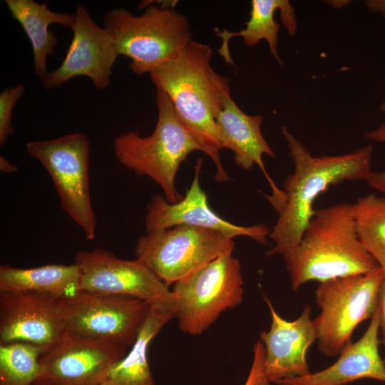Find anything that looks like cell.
I'll list each match as a JSON object with an SVG mask.
<instances>
[{
  "instance_id": "1",
  "label": "cell",
  "mask_w": 385,
  "mask_h": 385,
  "mask_svg": "<svg viewBox=\"0 0 385 385\" xmlns=\"http://www.w3.org/2000/svg\"><path fill=\"white\" fill-rule=\"evenodd\" d=\"M210 45L192 40L174 58L150 73L156 87L171 100L182 124L212 160L215 180H230L221 160L222 149L215 118L230 89L228 79L212 68Z\"/></svg>"
},
{
  "instance_id": "2",
  "label": "cell",
  "mask_w": 385,
  "mask_h": 385,
  "mask_svg": "<svg viewBox=\"0 0 385 385\" xmlns=\"http://www.w3.org/2000/svg\"><path fill=\"white\" fill-rule=\"evenodd\" d=\"M281 131L294 170L284 183V200L269 235L274 245L267 256H282L299 244L316 212V199L330 186L345 180H366L372 171L371 145L339 155L313 156L287 127Z\"/></svg>"
},
{
  "instance_id": "3",
  "label": "cell",
  "mask_w": 385,
  "mask_h": 385,
  "mask_svg": "<svg viewBox=\"0 0 385 385\" xmlns=\"http://www.w3.org/2000/svg\"><path fill=\"white\" fill-rule=\"evenodd\" d=\"M282 257L293 290L310 281L366 274L380 267L358 238L350 202L316 210L299 244Z\"/></svg>"
},
{
  "instance_id": "4",
  "label": "cell",
  "mask_w": 385,
  "mask_h": 385,
  "mask_svg": "<svg viewBox=\"0 0 385 385\" xmlns=\"http://www.w3.org/2000/svg\"><path fill=\"white\" fill-rule=\"evenodd\" d=\"M173 3L148 6L140 16L123 8L106 14L103 27L111 35L118 56L131 60L130 70L138 75L150 73L178 56L193 40L188 18L174 9Z\"/></svg>"
},
{
  "instance_id": "5",
  "label": "cell",
  "mask_w": 385,
  "mask_h": 385,
  "mask_svg": "<svg viewBox=\"0 0 385 385\" xmlns=\"http://www.w3.org/2000/svg\"><path fill=\"white\" fill-rule=\"evenodd\" d=\"M155 101L158 117L153 133L142 137L130 131L118 135L114 153L120 165L151 178L167 200L176 203L183 197L175 183L181 163L191 153L203 150L180 122L168 95L156 89Z\"/></svg>"
},
{
  "instance_id": "6",
  "label": "cell",
  "mask_w": 385,
  "mask_h": 385,
  "mask_svg": "<svg viewBox=\"0 0 385 385\" xmlns=\"http://www.w3.org/2000/svg\"><path fill=\"white\" fill-rule=\"evenodd\" d=\"M243 284L241 265L232 252L175 282L171 292L180 329L190 335L202 334L222 312L242 303Z\"/></svg>"
},
{
  "instance_id": "7",
  "label": "cell",
  "mask_w": 385,
  "mask_h": 385,
  "mask_svg": "<svg viewBox=\"0 0 385 385\" xmlns=\"http://www.w3.org/2000/svg\"><path fill=\"white\" fill-rule=\"evenodd\" d=\"M385 273L381 267L366 274L319 282L315 302L320 314L314 319L317 349L323 354L339 355L350 343L352 333L378 308L379 292Z\"/></svg>"
},
{
  "instance_id": "8",
  "label": "cell",
  "mask_w": 385,
  "mask_h": 385,
  "mask_svg": "<svg viewBox=\"0 0 385 385\" xmlns=\"http://www.w3.org/2000/svg\"><path fill=\"white\" fill-rule=\"evenodd\" d=\"M27 153L49 173L62 210L87 239L96 237V218L89 189L90 140L82 133L26 143Z\"/></svg>"
},
{
  "instance_id": "9",
  "label": "cell",
  "mask_w": 385,
  "mask_h": 385,
  "mask_svg": "<svg viewBox=\"0 0 385 385\" xmlns=\"http://www.w3.org/2000/svg\"><path fill=\"white\" fill-rule=\"evenodd\" d=\"M234 247L233 239L219 231L180 225L145 232L134 251L169 287Z\"/></svg>"
},
{
  "instance_id": "10",
  "label": "cell",
  "mask_w": 385,
  "mask_h": 385,
  "mask_svg": "<svg viewBox=\"0 0 385 385\" xmlns=\"http://www.w3.org/2000/svg\"><path fill=\"white\" fill-rule=\"evenodd\" d=\"M66 329L96 339L131 347L150 304L131 296L79 289L56 299Z\"/></svg>"
},
{
  "instance_id": "11",
  "label": "cell",
  "mask_w": 385,
  "mask_h": 385,
  "mask_svg": "<svg viewBox=\"0 0 385 385\" xmlns=\"http://www.w3.org/2000/svg\"><path fill=\"white\" fill-rule=\"evenodd\" d=\"M127 349L66 329L51 350L41 354L40 374L32 385H101Z\"/></svg>"
},
{
  "instance_id": "12",
  "label": "cell",
  "mask_w": 385,
  "mask_h": 385,
  "mask_svg": "<svg viewBox=\"0 0 385 385\" xmlns=\"http://www.w3.org/2000/svg\"><path fill=\"white\" fill-rule=\"evenodd\" d=\"M71 27L73 37L61 65L41 80L43 88H57L74 78H88L96 88L106 89L111 82L117 58L113 38L91 18L88 10L78 4Z\"/></svg>"
},
{
  "instance_id": "13",
  "label": "cell",
  "mask_w": 385,
  "mask_h": 385,
  "mask_svg": "<svg viewBox=\"0 0 385 385\" xmlns=\"http://www.w3.org/2000/svg\"><path fill=\"white\" fill-rule=\"evenodd\" d=\"M75 263L81 271L79 289L131 296L150 304L173 297L169 287L138 259H120L96 248L78 252Z\"/></svg>"
},
{
  "instance_id": "14",
  "label": "cell",
  "mask_w": 385,
  "mask_h": 385,
  "mask_svg": "<svg viewBox=\"0 0 385 385\" xmlns=\"http://www.w3.org/2000/svg\"><path fill=\"white\" fill-rule=\"evenodd\" d=\"M56 299L34 292H0V344H32L41 354L51 350L66 331Z\"/></svg>"
},
{
  "instance_id": "15",
  "label": "cell",
  "mask_w": 385,
  "mask_h": 385,
  "mask_svg": "<svg viewBox=\"0 0 385 385\" xmlns=\"http://www.w3.org/2000/svg\"><path fill=\"white\" fill-rule=\"evenodd\" d=\"M202 163V158L197 160L191 185L180 201L169 202L165 196L159 194L150 198L144 220L145 232L186 225L219 231L232 239L246 236L261 244H267L270 230L265 224L237 225L222 218L212 210L200 183Z\"/></svg>"
},
{
  "instance_id": "16",
  "label": "cell",
  "mask_w": 385,
  "mask_h": 385,
  "mask_svg": "<svg viewBox=\"0 0 385 385\" xmlns=\"http://www.w3.org/2000/svg\"><path fill=\"white\" fill-rule=\"evenodd\" d=\"M271 315L268 331L260 334L264 349L265 378L273 384L310 373L307 359L309 346L317 340L311 307L307 305L298 318L287 321L275 310L271 301L264 295Z\"/></svg>"
},
{
  "instance_id": "17",
  "label": "cell",
  "mask_w": 385,
  "mask_h": 385,
  "mask_svg": "<svg viewBox=\"0 0 385 385\" xmlns=\"http://www.w3.org/2000/svg\"><path fill=\"white\" fill-rule=\"evenodd\" d=\"M215 121L222 148L233 152L235 163L244 170H250L254 165L261 169L272 189V194L265 196L277 211L283 202L284 193L270 177L264 165V155H275L261 131L263 116L245 113L234 102L228 89L224 94L223 108Z\"/></svg>"
},
{
  "instance_id": "18",
  "label": "cell",
  "mask_w": 385,
  "mask_h": 385,
  "mask_svg": "<svg viewBox=\"0 0 385 385\" xmlns=\"http://www.w3.org/2000/svg\"><path fill=\"white\" fill-rule=\"evenodd\" d=\"M379 314L377 310L362 337L350 342L329 366L303 376L279 381L277 385H346L361 379L385 382V363L379 346Z\"/></svg>"
},
{
  "instance_id": "19",
  "label": "cell",
  "mask_w": 385,
  "mask_h": 385,
  "mask_svg": "<svg viewBox=\"0 0 385 385\" xmlns=\"http://www.w3.org/2000/svg\"><path fill=\"white\" fill-rule=\"evenodd\" d=\"M172 297L150 304L148 317L133 346L120 361L106 372L101 385H155L148 350L153 339L175 318Z\"/></svg>"
},
{
  "instance_id": "20",
  "label": "cell",
  "mask_w": 385,
  "mask_h": 385,
  "mask_svg": "<svg viewBox=\"0 0 385 385\" xmlns=\"http://www.w3.org/2000/svg\"><path fill=\"white\" fill-rule=\"evenodd\" d=\"M5 2L11 16L19 23L31 42L35 72L41 80L48 73L47 57L54 53L58 44L55 34L48 30L49 26L56 24L71 29L75 14L55 12L46 3L34 0H6Z\"/></svg>"
},
{
  "instance_id": "21",
  "label": "cell",
  "mask_w": 385,
  "mask_h": 385,
  "mask_svg": "<svg viewBox=\"0 0 385 385\" xmlns=\"http://www.w3.org/2000/svg\"><path fill=\"white\" fill-rule=\"evenodd\" d=\"M81 271L76 264H50L21 268L0 266V292H34L60 299L79 290Z\"/></svg>"
},
{
  "instance_id": "22",
  "label": "cell",
  "mask_w": 385,
  "mask_h": 385,
  "mask_svg": "<svg viewBox=\"0 0 385 385\" xmlns=\"http://www.w3.org/2000/svg\"><path fill=\"white\" fill-rule=\"evenodd\" d=\"M287 0H252L250 19L245 23L246 26L240 31H229L215 28L217 36L222 39V46L218 53L227 64L234 65L229 51V41L233 37L241 36L245 43L252 46L260 40L268 43L271 54L281 65L283 63L277 53L279 31L280 26L274 19V12L280 10Z\"/></svg>"
},
{
  "instance_id": "23",
  "label": "cell",
  "mask_w": 385,
  "mask_h": 385,
  "mask_svg": "<svg viewBox=\"0 0 385 385\" xmlns=\"http://www.w3.org/2000/svg\"><path fill=\"white\" fill-rule=\"evenodd\" d=\"M353 211L361 244L385 273V197H360Z\"/></svg>"
},
{
  "instance_id": "24",
  "label": "cell",
  "mask_w": 385,
  "mask_h": 385,
  "mask_svg": "<svg viewBox=\"0 0 385 385\" xmlns=\"http://www.w3.org/2000/svg\"><path fill=\"white\" fill-rule=\"evenodd\" d=\"M41 354L27 343L0 344V385H32L40 374Z\"/></svg>"
},
{
  "instance_id": "25",
  "label": "cell",
  "mask_w": 385,
  "mask_h": 385,
  "mask_svg": "<svg viewBox=\"0 0 385 385\" xmlns=\"http://www.w3.org/2000/svg\"><path fill=\"white\" fill-rule=\"evenodd\" d=\"M25 87L19 83L4 89L0 93V144L3 145L15 130L11 125L13 108L24 93Z\"/></svg>"
},
{
  "instance_id": "26",
  "label": "cell",
  "mask_w": 385,
  "mask_h": 385,
  "mask_svg": "<svg viewBox=\"0 0 385 385\" xmlns=\"http://www.w3.org/2000/svg\"><path fill=\"white\" fill-rule=\"evenodd\" d=\"M364 137L379 143L385 142V122L365 133ZM366 180L371 188L382 192L385 197V170L371 171Z\"/></svg>"
},
{
  "instance_id": "27",
  "label": "cell",
  "mask_w": 385,
  "mask_h": 385,
  "mask_svg": "<svg viewBox=\"0 0 385 385\" xmlns=\"http://www.w3.org/2000/svg\"><path fill=\"white\" fill-rule=\"evenodd\" d=\"M265 349L262 343L258 340L254 345V356L252 366L244 385H256L263 376Z\"/></svg>"
},
{
  "instance_id": "28",
  "label": "cell",
  "mask_w": 385,
  "mask_h": 385,
  "mask_svg": "<svg viewBox=\"0 0 385 385\" xmlns=\"http://www.w3.org/2000/svg\"><path fill=\"white\" fill-rule=\"evenodd\" d=\"M378 311L379 314V332L381 334L380 341L385 349V275L379 289Z\"/></svg>"
},
{
  "instance_id": "29",
  "label": "cell",
  "mask_w": 385,
  "mask_h": 385,
  "mask_svg": "<svg viewBox=\"0 0 385 385\" xmlns=\"http://www.w3.org/2000/svg\"><path fill=\"white\" fill-rule=\"evenodd\" d=\"M365 5L369 11L379 13L385 17V0H368Z\"/></svg>"
},
{
  "instance_id": "30",
  "label": "cell",
  "mask_w": 385,
  "mask_h": 385,
  "mask_svg": "<svg viewBox=\"0 0 385 385\" xmlns=\"http://www.w3.org/2000/svg\"><path fill=\"white\" fill-rule=\"evenodd\" d=\"M17 167L12 164L8 159L1 156L0 157V170L4 173H14L17 170Z\"/></svg>"
},
{
  "instance_id": "31",
  "label": "cell",
  "mask_w": 385,
  "mask_h": 385,
  "mask_svg": "<svg viewBox=\"0 0 385 385\" xmlns=\"http://www.w3.org/2000/svg\"><path fill=\"white\" fill-rule=\"evenodd\" d=\"M327 2H329L328 4L333 6L334 7L340 8L341 6L346 5L349 2V1H328Z\"/></svg>"
},
{
  "instance_id": "32",
  "label": "cell",
  "mask_w": 385,
  "mask_h": 385,
  "mask_svg": "<svg viewBox=\"0 0 385 385\" xmlns=\"http://www.w3.org/2000/svg\"><path fill=\"white\" fill-rule=\"evenodd\" d=\"M256 385H273V383L270 382L269 381H267L265 378L264 374H263V376L259 379V381H257Z\"/></svg>"
},
{
  "instance_id": "33",
  "label": "cell",
  "mask_w": 385,
  "mask_h": 385,
  "mask_svg": "<svg viewBox=\"0 0 385 385\" xmlns=\"http://www.w3.org/2000/svg\"><path fill=\"white\" fill-rule=\"evenodd\" d=\"M380 111L385 113V99L379 106Z\"/></svg>"
},
{
  "instance_id": "34",
  "label": "cell",
  "mask_w": 385,
  "mask_h": 385,
  "mask_svg": "<svg viewBox=\"0 0 385 385\" xmlns=\"http://www.w3.org/2000/svg\"><path fill=\"white\" fill-rule=\"evenodd\" d=\"M384 363H385V358L384 359Z\"/></svg>"
}]
</instances>
